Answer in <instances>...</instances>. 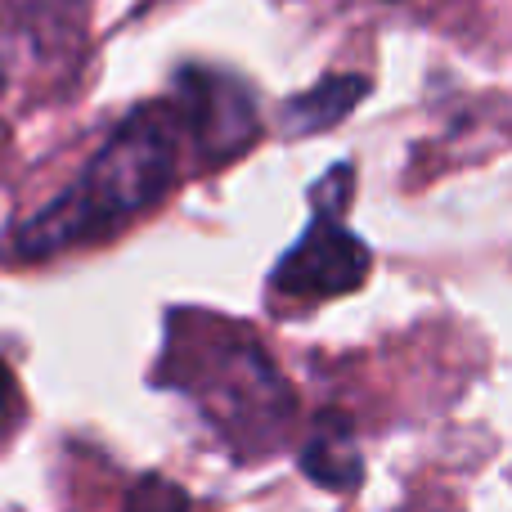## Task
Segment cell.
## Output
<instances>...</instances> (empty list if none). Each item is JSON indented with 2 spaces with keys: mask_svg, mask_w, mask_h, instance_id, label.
Returning <instances> with one entry per match:
<instances>
[{
  "mask_svg": "<svg viewBox=\"0 0 512 512\" xmlns=\"http://www.w3.org/2000/svg\"><path fill=\"white\" fill-rule=\"evenodd\" d=\"M176 113L185 122V135L198 144V153L207 162L234 158L256 135L252 95L234 77H221V72H185Z\"/></svg>",
  "mask_w": 512,
  "mask_h": 512,
  "instance_id": "4",
  "label": "cell"
},
{
  "mask_svg": "<svg viewBox=\"0 0 512 512\" xmlns=\"http://www.w3.org/2000/svg\"><path fill=\"white\" fill-rule=\"evenodd\" d=\"M0 5L9 9V14L18 18H32V23H41V18H59L68 5H81V0H0Z\"/></svg>",
  "mask_w": 512,
  "mask_h": 512,
  "instance_id": "8",
  "label": "cell"
},
{
  "mask_svg": "<svg viewBox=\"0 0 512 512\" xmlns=\"http://www.w3.org/2000/svg\"><path fill=\"white\" fill-rule=\"evenodd\" d=\"M203 391H207V414L221 418V427L239 441H270L279 427L292 418V396L288 382L279 378L270 360L256 351V342L221 346L203 369Z\"/></svg>",
  "mask_w": 512,
  "mask_h": 512,
  "instance_id": "3",
  "label": "cell"
},
{
  "mask_svg": "<svg viewBox=\"0 0 512 512\" xmlns=\"http://www.w3.org/2000/svg\"><path fill=\"white\" fill-rule=\"evenodd\" d=\"M346 194H351V167L328 171V180L315 189V221H310V230L274 265V292L279 297L328 301V297H346V292H355L369 279L373 256L342 221Z\"/></svg>",
  "mask_w": 512,
  "mask_h": 512,
  "instance_id": "2",
  "label": "cell"
},
{
  "mask_svg": "<svg viewBox=\"0 0 512 512\" xmlns=\"http://www.w3.org/2000/svg\"><path fill=\"white\" fill-rule=\"evenodd\" d=\"M364 90H369L364 77H324L315 90L297 95L288 108H283V131L288 135L328 131V126H337L355 104H360Z\"/></svg>",
  "mask_w": 512,
  "mask_h": 512,
  "instance_id": "6",
  "label": "cell"
},
{
  "mask_svg": "<svg viewBox=\"0 0 512 512\" xmlns=\"http://www.w3.org/2000/svg\"><path fill=\"white\" fill-rule=\"evenodd\" d=\"M301 472L315 481L319 490H355L364 477V459L355 450L351 423L342 414H324L310 427L306 445H301Z\"/></svg>",
  "mask_w": 512,
  "mask_h": 512,
  "instance_id": "5",
  "label": "cell"
},
{
  "mask_svg": "<svg viewBox=\"0 0 512 512\" xmlns=\"http://www.w3.org/2000/svg\"><path fill=\"white\" fill-rule=\"evenodd\" d=\"M131 512H194V504H189V495L180 486H171V481H162V477H149L135 486Z\"/></svg>",
  "mask_w": 512,
  "mask_h": 512,
  "instance_id": "7",
  "label": "cell"
},
{
  "mask_svg": "<svg viewBox=\"0 0 512 512\" xmlns=\"http://www.w3.org/2000/svg\"><path fill=\"white\" fill-rule=\"evenodd\" d=\"M14 414H18V387H14V373L0 360V432L14 423Z\"/></svg>",
  "mask_w": 512,
  "mask_h": 512,
  "instance_id": "9",
  "label": "cell"
},
{
  "mask_svg": "<svg viewBox=\"0 0 512 512\" xmlns=\"http://www.w3.org/2000/svg\"><path fill=\"white\" fill-rule=\"evenodd\" d=\"M180 122L176 104H149L131 113L108 144L95 153L81 180L63 198H54L36 221L23 225L18 252L23 256H54L117 234L140 212H149L171 185L180 167Z\"/></svg>",
  "mask_w": 512,
  "mask_h": 512,
  "instance_id": "1",
  "label": "cell"
}]
</instances>
